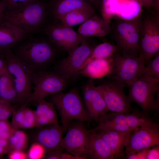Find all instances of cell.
Returning <instances> with one entry per match:
<instances>
[{
  "label": "cell",
  "instance_id": "obj_1",
  "mask_svg": "<svg viewBox=\"0 0 159 159\" xmlns=\"http://www.w3.org/2000/svg\"><path fill=\"white\" fill-rule=\"evenodd\" d=\"M10 49L26 68L43 71L49 70L53 66L58 51L49 40L30 35Z\"/></svg>",
  "mask_w": 159,
  "mask_h": 159
},
{
  "label": "cell",
  "instance_id": "obj_2",
  "mask_svg": "<svg viewBox=\"0 0 159 159\" xmlns=\"http://www.w3.org/2000/svg\"><path fill=\"white\" fill-rule=\"evenodd\" d=\"M47 15V4L43 0H39L17 9L5 11L2 20L30 34L41 29Z\"/></svg>",
  "mask_w": 159,
  "mask_h": 159
},
{
  "label": "cell",
  "instance_id": "obj_3",
  "mask_svg": "<svg viewBox=\"0 0 159 159\" xmlns=\"http://www.w3.org/2000/svg\"><path fill=\"white\" fill-rule=\"evenodd\" d=\"M51 95V102L56 105L60 114L61 126L63 131L67 130L73 120L83 122L92 121L77 89H73L67 92L61 91Z\"/></svg>",
  "mask_w": 159,
  "mask_h": 159
},
{
  "label": "cell",
  "instance_id": "obj_4",
  "mask_svg": "<svg viewBox=\"0 0 159 159\" xmlns=\"http://www.w3.org/2000/svg\"><path fill=\"white\" fill-rule=\"evenodd\" d=\"M141 17L129 20L115 18L113 21L111 32L120 54L138 57Z\"/></svg>",
  "mask_w": 159,
  "mask_h": 159
},
{
  "label": "cell",
  "instance_id": "obj_5",
  "mask_svg": "<svg viewBox=\"0 0 159 159\" xmlns=\"http://www.w3.org/2000/svg\"><path fill=\"white\" fill-rule=\"evenodd\" d=\"M25 68L34 86L33 91L26 107L30 103L37 105L47 96L62 91L66 86L67 80L54 70H31Z\"/></svg>",
  "mask_w": 159,
  "mask_h": 159
},
{
  "label": "cell",
  "instance_id": "obj_6",
  "mask_svg": "<svg viewBox=\"0 0 159 159\" xmlns=\"http://www.w3.org/2000/svg\"><path fill=\"white\" fill-rule=\"evenodd\" d=\"M159 80L143 74L129 86L127 97L149 114L159 108Z\"/></svg>",
  "mask_w": 159,
  "mask_h": 159
},
{
  "label": "cell",
  "instance_id": "obj_7",
  "mask_svg": "<svg viewBox=\"0 0 159 159\" xmlns=\"http://www.w3.org/2000/svg\"><path fill=\"white\" fill-rule=\"evenodd\" d=\"M141 20L138 58L145 65L159 54V16L153 12Z\"/></svg>",
  "mask_w": 159,
  "mask_h": 159
},
{
  "label": "cell",
  "instance_id": "obj_8",
  "mask_svg": "<svg viewBox=\"0 0 159 159\" xmlns=\"http://www.w3.org/2000/svg\"><path fill=\"white\" fill-rule=\"evenodd\" d=\"M8 71L13 77L19 105L26 107L31 97L32 85L29 74L23 64L12 54L10 49L1 53Z\"/></svg>",
  "mask_w": 159,
  "mask_h": 159
},
{
  "label": "cell",
  "instance_id": "obj_9",
  "mask_svg": "<svg viewBox=\"0 0 159 159\" xmlns=\"http://www.w3.org/2000/svg\"><path fill=\"white\" fill-rule=\"evenodd\" d=\"M113 64L109 79L129 87L143 74L145 64L138 57L125 55L118 52L112 56Z\"/></svg>",
  "mask_w": 159,
  "mask_h": 159
},
{
  "label": "cell",
  "instance_id": "obj_10",
  "mask_svg": "<svg viewBox=\"0 0 159 159\" xmlns=\"http://www.w3.org/2000/svg\"><path fill=\"white\" fill-rule=\"evenodd\" d=\"M84 122L79 121L69 125L59 148L80 159L87 158L89 147L90 130L87 129Z\"/></svg>",
  "mask_w": 159,
  "mask_h": 159
},
{
  "label": "cell",
  "instance_id": "obj_11",
  "mask_svg": "<svg viewBox=\"0 0 159 159\" xmlns=\"http://www.w3.org/2000/svg\"><path fill=\"white\" fill-rule=\"evenodd\" d=\"M159 125L154 120L130 131L125 143L126 155L159 145Z\"/></svg>",
  "mask_w": 159,
  "mask_h": 159
},
{
  "label": "cell",
  "instance_id": "obj_12",
  "mask_svg": "<svg viewBox=\"0 0 159 159\" xmlns=\"http://www.w3.org/2000/svg\"><path fill=\"white\" fill-rule=\"evenodd\" d=\"M126 85L109 80L96 86L102 97L108 110L115 112L128 113L133 109L131 102L125 94Z\"/></svg>",
  "mask_w": 159,
  "mask_h": 159
},
{
  "label": "cell",
  "instance_id": "obj_13",
  "mask_svg": "<svg viewBox=\"0 0 159 159\" xmlns=\"http://www.w3.org/2000/svg\"><path fill=\"white\" fill-rule=\"evenodd\" d=\"M94 47L87 41L86 38L69 54L68 56L59 62L55 63L53 69L68 81L77 74L83 67Z\"/></svg>",
  "mask_w": 159,
  "mask_h": 159
},
{
  "label": "cell",
  "instance_id": "obj_14",
  "mask_svg": "<svg viewBox=\"0 0 159 159\" xmlns=\"http://www.w3.org/2000/svg\"><path fill=\"white\" fill-rule=\"evenodd\" d=\"M82 92L86 110L92 120L98 122L108 110L92 79H90L84 85Z\"/></svg>",
  "mask_w": 159,
  "mask_h": 159
},
{
  "label": "cell",
  "instance_id": "obj_15",
  "mask_svg": "<svg viewBox=\"0 0 159 159\" xmlns=\"http://www.w3.org/2000/svg\"><path fill=\"white\" fill-rule=\"evenodd\" d=\"M150 114L135 109L128 113H106L99 120L98 123H119L137 128L154 121Z\"/></svg>",
  "mask_w": 159,
  "mask_h": 159
},
{
  "label": "cell",
  "instance_id": "obj_16",
  "mask_svg": "<svg viewBox=\"0 0 159 159\" xmlns=\"http://www.w3.org/2000/svg\"><path fill=\"white\" fill-rule=\"evenodd\" d=\"M38 128L35 135V142L42 145L47 153L59 148L63 138V131L59 123L49 124Z\"/></svg>",
  "mask_w": 159,
  "mask_h": 159
},
{
  "label": "cell",
  "instance_id": "obj_17",
  "mask_svg": "<svg viewBox=\"0 0 159 159\" xmlns=\"http://www.w3.org/2000/svg\"><path fill=\"white\" fill-rule=\"evenodd\" d=\"M108 1L115 18L129 20L141 15L143 8L136 0H108Z\"/></svg>",
  "mask_w": 159,
  "mask_h": 159
},
{
  "label": "cell",
  "instance_id": "obj_18",
  "mask_svg": "<svg viewBox=\"0 0 159 159\" xmlns=\"http://www.w3.org/2000/svg\"><path fill=\"white\" fill-rule=\"evenodd\" d=\"M29 35V34L2 19L0 21V53L11 49Z\"/></svg>",
  "mask_w": 159,
  "mask_h": 159
},
{
  "label": "cell",
  "instance_id": "obj_19",
  "mask_svg": "<svg viewBox=\"0 0 159 159\" xmlns=\"http://www.w3.org/2000/svg\"><path fill=\"white\" fill-rule=\"evenodd\" d=\"M113 64L112 56L93 59L82 68L79 74L91 79L102 78L111 73Z\"/></svg>",
  "mask_w": 159,
  "mask_h": 159
},
{
  "label": "cell",
  "instance_id": "obj_20",
  "mask_svg": "<svg viewBox=\"0 0 159 159\" xmlns=\"http://www.w3.org/2000/svg\"><path fill=\"white\" fill-rule=\"evenodd\" d=\"M94 129L97 134L111 149L115 159L122 156L124 153V150L127 136L129 132L132 130L120 132L102 128H95Z\"/></svg>",
  "mask_w": 159,
  "mask_h": 159
},
{
  "label": "cell",
  "instance_id": "obj_21",
  "mask_svg": "<svg viewBox=\"0 0 159 159\" xmlns=\"http://www.w3.org/2000/svg\"><path fill=\"white\" fill-rule=\"evenodd\" d=\"M110 24L100 16L95 15L81 24L77 32L85 37H103L111 33Z\"/></svg>",
  "mask_w": 159,
  "mask_h": 159
},
{
  "label": "cell",
  "instance_id": "obj_22",
  "mask_svg": "<svg viewBox=\"0 0 159 159\" xmlns=\"http://www.w3.org/2000/svg\"><path fill=\"white\" fill-rule=\"evenodd\" d=\"M90 4L87 0H49L47 4V15L49 14L57 21L70 11Z\"/></svg>",
  "mask_w": 159,
  "mask_h": 159
},
{
  "label": "cell",
  "instance_id": "obj_23",
  "mask_svg": "<svg viewBox=\"0 0 159 159\" xmlns=\"http://www.w3.org/2000/svg\"><path fill=\"white\" fill-rule=\"evenodd\" d=\"M87 158L115 159L111 149L94 129L90 130V144Z\"/></svg>",
  "mask_w": 159,
  "mask_h": 159
},
{
  "label": "cell",
  "instance_id": "obj_24",
  "mask_svg": "<svg viewBox=\"0 0 159 159\" xmlns=\"http://www.w3.org/2000/svg\"><path fill=\"white\" fill-rule=\"evenodd\" d=\"M35 111L36 118V127L39 128L52 124L59 123L54 104L44 99L37 104Z\"/></svg>",
  "mask_w": 159,
  "mask_h": 159
},
{
  "label": "cell",
  "instance_id": "obj_25",
  "mask_svg": "<svg viewBox=\"0 0 159 159\" xmlns=\"http://www.w3.org/2000/svg\"><path fill=\"white\" fill-rule=\"evenodd\" d=\"M95 15L94 10L90 4L70 11L59 18L57 21L66 26L81 24Z\"/></svg>",
  "mask_w": 159,
  "mask_h": 159
},
{
  "label": "cell",
  "instance_id": "obj_26",
  "mask_svg": "<svg viewBox=\"0 0 159 159\" xmlns=\"http://www.w3.org/2000/svg\"><path fill=\"white\" fill-rule=\"evenodd\" d=\"M0 100L14 105H19L13 78L9 73L0 75Z\"/></svg>",
  "mask_w": 159,
  "mask_h": 159
},
{
  "label": "cell",
  "instance_id": "obj_27",
  "mask_svg": "<svg viewBox=\"0 0 159 159\" xmlns=\"http://www.w3.org/2000/svg\"><path fill=\"white\" fill-rule=\"evenodd\" d=\"M119 52L118 48L115 44L108 42L100 44L94 47L83 67L91 60L111 57Z\"/></svg>",
  "mask_w": 159,
  "mask_h": 159
},
{
  "label": "cell",
  "instance_id": "obj_28",
  "mask_svg": "<svg viewBox=\"0 0 159 159\" xmlns=\"http://www.w3.org/2000/svg\"><path fill=\"white\" fill-rule=\"evenodd\" d=\"M61 25L64 35V51L69 54L87 38L76 32L72 27Z\"/></svg>",
  "mask_w": 159,
  "mask_h": 159
},
{
  "label": "cell",
  "instance_id": "obj_29",
  "mask_svg": "<svg viewBox=\"0 0 159 159\" xmlns=\"http://www.w3.org/2000/svg\"><path fill=\"white\" fill-rule=\"evenodd\" d=\"M8 152L15 150H24L27 148L28 137L24 131L17 129L14 130L8 139Z\"/></svg>",
  "mask_w": 159,
  "mask_h": 159
},
{
  "label": "cell",
  "instance_id": "obj_30",
  "mask_svg": "<svg viewBox=\"0 0 159 159\" xmlns=\"http://www.w3.org/2000/svg\"><path fill=\"white\" fill-rule=\"evenodd\" d=\"M143 74L159 80V54L147 63L144 69Z\"/></svg>",
  "mask_w": 159,
  "mask_h": 159
},
{
  "label": "cell",
  "instance_id": "obj_31",
  "mask_svg": "<svg viewBox=\"0 0 159 159\" xmlns=\"http://www.w3.org/2000/svg\"><path fill=\"white\" fill-rule=\"evenodd\" d=\"M46 153L44 147L40 143L35 142L30 147L27 153V157L29 159L44 158Z\"/></svg>",
  "mask_w": 159,
  "mask_h": 159
},
{
  "label": "cell",
  "instance_id": "obj_32",
  "mask_svg": "<svg viewBox=\"0 0 159 159\" xmlns=\"http://www.w3.org/2000/svg\"><path fill=\"white\" fill-rule=\"evenodd\" d=\"M24 118L21 128H31L36 127V118L35 111L24 107Z\"/></svg>",
  "mask_w": 159,
  "mask_h": 159
},
{
  "label": "cell",
  "instance_id": "obj_33",
  "mask_svg": "<svg viewBox=\"0 0 159 159\" xmlns=\"http://www.w3.org/2000/svg\"><path fill=\"white\" fill-rule=\"evenodd\" d=\"M95 128L120 132L131 131L136 128H132L127 125L121 124L103 123L99 124L98 126Z\"/></svg>",
  "mask_w": 159,
  "mask_h": 159
},
{
  "label": "cell",
  "instance_id": "obj_34",
  "mask_svg": "<svg viewBox=\"0 0 159 159\" xmlns=\"http://www.w3.org/2000/svg\"><path fill=\"white\" fill-rule=\"evenodd\" d=\"M63 150L58 149L46 153L44 158L47 159H80L69 153L63 152Z\"/></svg>",
  "mask_w": 159,
  "mask_h": 159
},
{
  "label": "cell",
  "instance_id": "obj_35",
  "mask_svg": "<svg viewBox=\"0 0 159 159\" xmlns=\"http://www.w3.org/2000/svg\"><path fill=\"white\" fill-rule=\"evenodd\" d=\"M24 106H21L16 110L12 115L11 125L14 130L21 128L24 118Z\"/></svg>",
  "mask_w": 159,
  "mask_h": 159
},
{
  "label": "cell",
  "instance_id": "obj_36",
  "mask_svg": "<svg viewBox=\"0 0 159 159\" xmlns=\"http://www.w3.org/2000/svg\"><path fill=\"white\" fill-rule=\"evenodd\" d=\"M16 106L3 101L0 111V120H6L16 110Z\"/></svg>",
  "mask_w": 159,
  "mask_h": 159
},
{
  "label": "cell",
  "instance_id": "obj_37",
  "mask_svg": "<svg viewBox=\"0 0 159 159\" xmlns=\"http://www.w3.org/2000/svg\"><path fill=\"white\" fill-rule=\"evenodd\" d=\"M6 4L7 11L19 8L26 5L39 0H3Z\"/></svg>",
  "mask_w": 159,
  "mask_h": 159
},
{
  "label": "cell",
  "instance_id": "obj_38",
  "mask_svg": "<svg viewBox=\"0 0 159 159\" xmlns=\"http://www.w3.org/2000/svg\"><path fill=\"white\" fill-rule=\"evenodd\" d=\"M14 130L6 120H0V137L8 140Z\"/></svg>",
  "mask_w": 159,
  "mask_h": 159
},
{
  "label": "cell",
  "instance_id": "obj_39",
  "mask_svg": "<svg viewBox=\"0 0 159 159\" xmlns=\"http://www.w3.org/2000/svg\"><path fill=\"white\" fill-rule=\"evenodd\" d=\"M150 148L141 150L134 153L126 155L125 158L130 159H147L148 151Z\"/></svg>",
  "mask_w": 159,
  "mask_h": 159
},
{
  "label": "cell",
  "instance_id": "obj_40",
  "mask_svg": "<svg viewBox=\"0 0 159 159\" xmlns=\"http://www.w3.org/2000/svg\"><path fill=\"white\" fill-rule=\"evenodd\" d=\"M8 158L10 159H27V153L23 150H15L9 152Z\"/></svg>",
  "mask_w": 159,
  "mask_h": 159
},
{
  "label": "cell",
  "instance_id": "obj_41",
  "mask_svg": "<svg viewBox=\"0 0 159 159\" xmlns=\"http://www.w3.org/2000/svg\"><path fill=\"white\" fill-rule=\"evenodd\" d=\"M159 158V145L154 146L151 149L150 148L148 152L147 159H158Z\"/></svg>",
  "mask_w": 159,
  "mask_h": 159
},
{
  "label": "cell",
  "instance_id": "obj_42",
  "mask_svg": "<svg viewBox=\"0 0 159 159\" xmlns=\"http://www.w3.org/2000/svg\"><path fill=\"white\" fill-rule=\"evenodd\" d=\"M9 73L6 64L0 53V75Z\"/></svg>",
  "mask_w": 159,
  "mask_h": 159
},
{
  "label": "cell",
  "instance_id": "obj_43",
  "mask_svg": "<svg viewBox=\"0 0 159 159\" xmlns=\"http://www.w3.org/2000/svg\"><path fill=\"white\" fill-rule=\"evenodd\" d=\"M141 5L142 8L149 10L151 9L154 0H136Z\"/></svg>",
  "mask_w": 159,
  "mask_h": 159
},
{
  "label": "cell",
  "instance_id": "obj_44",
  "mask_svg": "<svg viewBox=\"0 0 159 159\" xmlns=\"http://www.w3.org/2000/svg\"><path fill=\"white\" fill-rule=\"evenodd\" d=\"M152 12L156 15L159 16V0H154L152 8Z\"/></svg>",
  "mask_w": 159,
  "mask_h": 159
},
{
  "label": "cell",
  "instance_id": "obj_45",
  "mask_svg": "<svg viewBox=\"0 0 159 159\" xmlns=\"http://www.w3.org/2000/svg\"><path fill=\"white\" fill-rule=\"evenodd\" d=\"M6 9V4L5 1H0V21L2 18L3 14Z\"/></svg>",
  "mask_w": 159,
  "mask_h": 159
},
{
  "label": "cell",
  "instance_id": "obj_46",
  "mask_svg": "<svg viewBox=\"0 0 159 159\" xmlns=\"http://www.w3.org/2000/svg\"><path fill=\"white\" fill-rule=\"evenodd\" d=\"M7 151V150L6 149L0 146V156Z\"/></svg>",
  "mask_w": 159,
  "mask_h": 159
},
{
  "label": "cell",
  "instance_id": "obj_47",
  "mask_svg": "<svg viewBox=\"0 0 159 159\" xmlns=\"http://www.w3.org/2000/svg\"><path fill=\"white\" fill-rule=\"evenodd\" d=\"M88 1L91 2L95 3L97 4L99 2H100L101 0H87Z\"/></svg>",
  "mask_w": 159,
  "mask_h": 159
},
{
  "label": "cell",
  "instance_id": "obj_48",
  "mask_svg": "<svg viewBox=\"0 0 159 159\" xmlns=\"http://www.w3.org/2000/svg\"><path fill=\"white\" fill-rule=\"evenodd\" d=\"M3 101L0 100V111L2 106Z\"/></svg>",
  "mask_w": 159,
  "mask_h": 159
}]
</instances>
